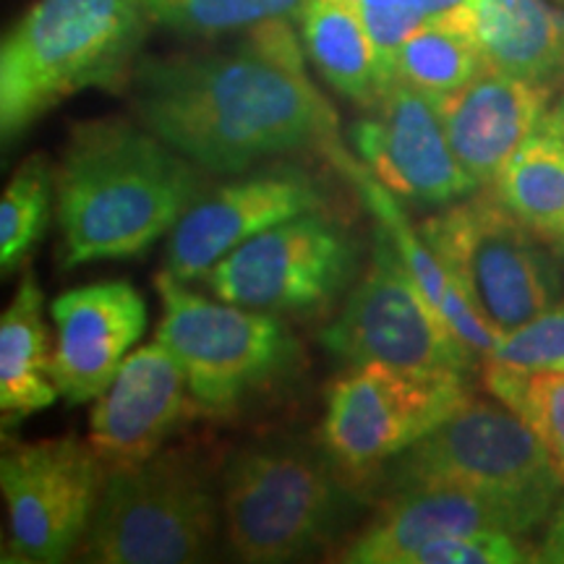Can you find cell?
I'll list each match as a JSON object with an SVG mask.
<instances>
[{
  "mask_svg": "<svg viewBox=\"0 0 564 564\" xmlns=\"http://www.w3.org/2000/svg\"><path fill=\"white\" fill-rule=\"evenodd\" d=\"M223 528L243 562L278 564L337 539L364 499L337 465L299 447H246L220 474Z\"/></svg>",
  "mask_w": 564,
  "mask_h": 564,
  "instance_id": "obj_4",
  "label": "cell"
},
{
  "mask_svg": "<svg viewBox=\"0 0 564 564\" xmlns=\"http://www.w3.org/2000/svg\"><path fill=\"white\" fill-rule=\"evenodd\" d=\"M465 0H432V17H440V13H447L463 6Z\"/></svg>",
  "mask_w": 564,
  "mask_h": 564,
  "instance_id": "obj_32",
  "label": "cell"
},
{
  "mask_svg": "<svg viewBox=\"0 0 564 564\" xmlns=\"http://www.w3.org/2000/svg\"><path fill=\"white\" fill-rule=\"evenodd\" d=\"M491 188L541 241H564V131L554 116L512 154Z\"/></svg>",
  "mask_w": 564,
  "mask_h": 564,
  "instance_id": "obj_23",
  "label": "cell"
},
{
  "mask_svg": "<svg viewBox=\"0 0 564 564\" xmlns=\"http://www.w3.org/2000/svg\"><path fill=\"white\" fill-rule=\"evenodd\" d=\"M327 207L322 183L301 167H272L204 192L171 230L165 272L204 280L232 249L293 217Z\"/></svg>",
  "mask_w": 564,
  "mask_h": 564,
  "instance_id": "obj_14",
  "label": "cell"
},
{
  "mask_svg": "<svg viewBox=\"0 0 564 564\" xmlns=\"http://www.w3.org/2000/svg\"><path fill=\"white\" fill-rule=\"evenodd\" d=\"M552 249H554V253H556V262H560V270H562V282H564V241L554 243Z\"/></svg>",
  "mask_w": 564,
  "mask_h": 564,
  "instance_id": "obj_33",
  "label": "cell"
},
{
  "mask_svg": "<svg viewBox=\"0 0 564 564\" xmlns=\"http://www.w3.org/2000/svg\"><path fill=\"white\" fill-rule=\"evenodd\" d=\"M202 413L181 364L154 340L129 352L95 400L87 442L108 470L129 468L165 449L181 426Z\"/></svg>",
  "mask_w": 564,
  "mask_h": 564,
  "instance_id": "obj_15",
  "label": "cell"
},
{
  "mask_svg": "<svg viewBox=\"0 0 564 564\" xmlns=\"http://www.w3.org/2000/svg\"><path fill=\"white\" fill-rule=\"evenodd\" d=\"M463 26L486 68L556 91L564 87V9L549 0H465L440 13Z\"/></svg>",
  "mask_w": 564,
  "mask_h": 564,
  "instance_id": "obj_19",
  "label": "cell"
},
{
  "mask_svg": "<svg viewBox=\"0 0 564 564\" xmlns=\"http://www.w3.org/2000/svg\"><path fill=\"white\" fill-rule=\"evenodd\" d=\"M105 474V463L79 436L6 444L0 457V491L9 512L3 562L55 564L79 552Z\"/></svg>",
  "mask_w": 564,
  "mask_h": 564,
  "instance_id": "obj_12",
  "label": "cell"
},
{
  "mask_svg": "<svg viewBox=\"0 0 564 564\" xmlns=\"http://www.w3.org/2000/svg\"><path fill=\"white\" fill-rule=\"evenodd\" d=\"M150 30L144 0H34L0 47L3 144L84 89L123 91Z\"/></svg>",
  "mask_w": 564,
  "mask_h": 564,
  "instance_id": "obj_3",
  "label": "cell"
},
{
  "mask_svg": "<svg viewBox=\"0 0 564 564\" xmlns=\"http://www.w3.org/2000/svg\"><path fill=\"white\" fill-rule=\"evenodd\" d=\"M484 364L512 371H564V301L502 335Z\"/></svg>",
  "mask_w": 564,
  "mask_h": 564,
  "instance_id": "obj_28",
  "label": "cell"
},
{
  "mask_svg": "<svg viewBox=\"0 0 564 564\" xmlns=\"http://www.w3.org/2000/svg\"><path fill=\"white\" fill-rule=\"evenodd\" d=\"M343 3H348V6H352V9H358V0H343Z\"/></svg>",
  "mask_w": 564,
  "mask_h": 564,
  "instance_id": "obj_35",
  "label": "cell"
},
{
  "mask_svg": "<svg viewBox=\"0 0 564 564\" xmlns=\"http://www.w3.org/2000/svg\"><path fill=\"white\" fill-rule=\"evenodd\" d=\"M554 91L486 68L465 87L434 97L444 131L463 171L491 188L505 165L546 118Z\"/></svg>",
  "mask_w": 564,
  "mask_h": 564,
  "instance_id": "obj_17",
  "label": "cell"
},
{
  "mask_svg": "<svg viewBox=\"0 0 564 564\" xmlns=\"http://www.w3.org/2000/svg\"><path fill=\"white\" fill-rule=\"evenodd\" d=\"M535 525L531 514L502 499L457 486H419L382 499V510L345 546L337 562L405 564L415 549L444 535L481 531L523 535Z\"/></svg>",
  "mask_w": 564,
  "mask_h": 564,
  "instance_id": "obj_18",
  "label": "cell"
},
{
  "mask_svg": "<svg viewBox=\"0 0 564 564\" xmlns=\"http://www.w3.org/2000/svg\"><path fill=\"white\" fill-rule=\"evenodd\" d=\"M468 398L465 373L457 371L350 366L327 392L324 453L366 489L387 460L434 432Z\"/></svg>",
  "mask_w": 564,
  "mask_h": 564,
  "instance_id": "obj_9",
  "label": "cell"
},
{
  "mask_svg": "<svg viewBox=\"0 0 564 564\" xmlns=\"http://www.w3.org/2000/svg\"><path fill=\"white\" fill-rule=\"evenodd\" d=\"M539 562L564 564V499H560L549 514L544 541L539 546Z\"/></svg>",
  "mask_w": 564,
  "mask_h": 564,
  "instance_id": "obj_31",
  "label": "cell"
},
{
  "mask_svg": "<svg viewBox=\"0 0 564 564\" xmlns=\"http://www.w3.org/2000/svg\"><path fill=\"white\" fill-rule=\"evenodd\" d=\"M486 70L474 37L447 17H432L419 26L392 63V82L411 84L429 97H444Z\"/></svg>",
  "mask_w": 564,
  "mask_h": 564,
  "instance_id": "obj_24",
  "label": "cell"
},
{
  "mask_svg": "<svg viewBox=\"0 0 564 564\" xmlns=\"http://www.w3.org/2000/svg\"><path fill=\"white\" fill-rule=\"evenodd\" d=\"M327 158L340 167L345 178H350L352 186L358 188V194L364 196V202L369 204L377 223L390 232L394 246H398V253L403 257L405 267L411 270L413 280L421 285V291L426 293V299L440 308L444 319L449 322V327H453L455 333L460 335V340L484 361V358L497 348V343L502 340V333L494 329L491 324L470 306L468 299L460 293V288L455 285L453 274L444 270V264L436 259L432 246L423 241L419 228H413V225L408 223L405 212L398 204V199H394V194L369 171V167L364 171V167L345 152L343 141L335 144L333 150H327Z\"/></svg>",
  "mask_w": 564,
  "mask_h": 564,
  "instance_id": "obj_20",
  "label": "cell"
},
{
  "mask_svg": "<svg viewBox=\"0 0 564 564\" xmlns=\"http://www.w3.org/2000/svg\"><path fill=\"white\" fill-rule=\"evenodd\" d=\"M369 110V118L352 123L350 141L394 196L421 207H447L478 192L455 158L434 97L392 82Z\"/></svg>",
  "mask_w": 564,
  "mask_h": 564,
  "instance_id": "obj_13",
  "label": "cell"
},
{
  "mask_svg": "<svg viewBox=\"0 0 564 564\" xmlns=\"http://www.w3.org/2000/svg\"><path fill=\"white\" fill-rule=\"evenodd\" d=\"M55 350L51 373L68 405L97 400L112 384L147 327V303L126 280L61 293L51 306Z\"/></svg>",
  "mask_w": 564,
  "mask_h": 564,
  "instance_id": "obj_16",
  "label": "cell"
},
{
  "mask_svg": "<svg viewBox=\"0 0 564 564\" xmlns=\"http://www.w3.org/2000/svg\"><path fill=\"white\" fill-rule=\"evenodd\" d=\"M470 306L510 333L564 299L554 249L525 228L497 194H470L419 225Z\"/></svg>",
  "mask_w": 564,
  "mask_h": 564,
  "instance_id": "obj_8",
  "label": "cell"
},
{
  "mask_svg": "<svg viewBox=\"0 0 564 564\" xmlns=\"http://www.w3.org/2000/svg\"><path fill=\"white\" fill-rule=\"evenodd\" d=\"M223 523L220 481L192 449L165 447L150 460L105 474L82 541L97 564H186L209 554Z\"/></svg>",
  "mask_w": 564,
  "mask_h": 564,
  "instance_id": "obj_6",
  "label": "cell"
},
{
  "mask_svg": "<svg viewBox=\"0 0 564 564\" xmlns=\"http://www.w3.org/2000/svg\"><path fill=\"white\" fill-rule=\"evenodd\" d=\"M45 293L34 272H24L0 316V413L3 426L47 411L61 398L47 356Z\"/></svg>",
  "mask_w": 564,
  "mask_h": 564,
  "instance_id": "obj_21",
  "label": "cell"
},
{
  "mask_svg": "<svg viewBox=\"0 0 564 564\" xmlns=\"http://www.w3.org/2000/svg\"><path fill=\"white\" fill-rule=\"evenodd\" d=\"M356 11L371 34L382 79L390 87L394 55L419 26L432 19V0H358Z\"/></svg>",
  "mask_w": 564,
  "mask_h": 564,
  "instance_id": "obj_30",
  "label": "cell"
},
{
  "mask_svg": "<svg viewBox=\"0 0 564 564\" xmlns=\"http://www.w3.org/2000/svg\"><path fill=\"white\" fill-rule=\"evenodd\" d=\"M158 343L173 352L204 415H232L291 373L301 348L278 314L212 301L162 270Z\"/></svg>",
  "mask_w": 564,
  "mask_h": 564,
  "instance_id": "obj_7",
  "label": "cell"
},
{
  "mask_svg": "<svg viewBox=\"0 0 564 564\" xmlns=\"http://www.w3.org/2000/svg\"><path fill=\"white\" fill-rule=\"evenodd\" d=\"M554 3H556V6H562V9H564V0H554Z\"/></svg>",
  "mask_w": 564,
  "mask_h": 564,
  "instance_id": "obj_36",
  "label": "cell"
},
{
  "mask_svg": "<svg viewBox=\"0 0 564 564\" xmlns=\"http://www.w3.org/2000/svg\"><path fill=\"white\" fill-rule=\"evenodd\" d=\"M202 173L129 118L70 126L55 165L63 270L144 253L207 192Z\"/></svg>",
  "mask_w": 564,
  "mask_h": 564,
  "instance_id": "obj_2",
  "label": "cell"
},
{
  "mask_svg": "<svg viewBox=\"0 0 564 564\" xmlns=\"http://www.w3.org/2000/svg\"><path fill=\"white\" fill-rule=\"evenodd\" d=\"M141 126L209 175L340 144L337 116L303 68V40L278 19L225 51L139 58L126 84Z\"/></svg>",
  "mask_w": 564,
  "mask_h": 564,
  "instance_id": "obj_1",
  "label": "cell"
},
{
  "mask_svg": "<svg viewBox=\"0 0 564 564\" xmlns=\"http://www.w3.org/2000/svg\"><path fill=\"white\" fill-rule=\"evenodd\" d=\"M484 384L533 429L564 484V371H512L484 364Z\"/></svg>",
  "mask_w": 564,
  "mask_h": 564,
  "instance_id": "obj_27",
  "label": "cell"
},
{
  "mask_svg": "<svg viewBox=\"0 0 564 564\" xmlns=\"http://www.w3.org/2000/svg\"><path fill=\"white\" fill-rule=\"evenodd\" d=\"M358 272V243L322 212L293 217L232 249L204 274L217 299L270 314L333 303Z\"/></svg>",
  "mask_w": 564,
  "mask_h": 564,
  "instance_id": "obj_11",
  "label": "cell"
},
{
  "mask_svg": "<svg viewBox=\"0 0 564 564\" xmlns=\"http://www.w3.org/2000/svg\"><path fill=\"white\" fill-rule=\"evenodd\" d=\"M419 486H457L502 499L541 525L564 484L544 442L518 413L502 400L470 394L434 432L387 460L366 491L387 499Z\"/></svg>",
  "mask_w": 564,
  "mask_h": 564,
  "instance_id": "obj_5",
  "label": "cell"
},
{
  "mask_svg": "<svg viewBox=\"0 0 564 564\" xmlns=\"http://www.w3.org/2000/svg\"><path fill=\"white\" fill-rule=\"evenodd\" d=\"M539 562L514 533H457L415 549L405 564H523Z\"/></svg>",
  "mask_w": 564,
  "mask_h": 564,
  "instance_id": "obj_29",
  "label": "cell"
},
{
  "mask_svg": "<svg viewBox=\"0 0 564 564\" xmlns=\"http://www.w3.org/2000/svg\"><path fill=\"white\" fill-rule=\"evenodd\" d=\"M303 51L345 100L373 108L387 84L361 13L343 0H308L301 19Z\"/></svg>",
  "mask_w": 564,
  "mask_h": 564,
  "instance_id": "obj_22",
  "label": "cell"
},
{
  "mask_svg": "<svg viewBox=\"0 0 564 564\" xmlns=\"http://www.w3.org/2000/svg\"><path fill=\"white\" fill-rule=\"evenodd\" d=\"M55 167L45 154H32L13 173L0 196V267L3 274L24 262L53 220Z\"/></svg>",
  "mask_w": 564,
  "mask_h": 564,
  "instance_id": "obj_26",
  "label": "cell"
},
{
  "mask_svg": "<svg viewBox=\"0 0 564 564\" xmlns=\"http://www.w3.org/2000/svg\"><path fill=\"white\" fill-rule=\"evenodd\" d=\"M308 0H144L152 26L175 37L212 40L267 21H299Z\"/></svg>",
  "mask_w": 564,
  "mask_h": 564,
  "instance_id": "obj_25",
  "label": "cell"
},
{
  "mask_svg": "<svg viewBox=\"0 0 564 564\" xmlns=\"http://www.w3.org/2000/svg\"><path fill=\"white\" fill-rule=\"evenodd\" d=\"M319 340L350 366L384 364L468 373L481 361L426 299L390 232L379 223L369 270L350 291L343 312L324 327Z\"/></svg>",
  "mask_w": 564,
  "mask_h": 564,
  "instance_id": "obj_10",
  "label": "cell"
},
{
  "mask_svg": "<svg viewBox=\"0 0 564 564\" xmlns=\"http://www.w3.org/2000/svg\"><path fill=\"white\" fill-rule=\"evenodd\" d=\"M552 116H554V121H556V126H560V129L564 131V97H562L560 108H556V110L552 112Z\"/></svg>",
  "mask_w": 564,
  "mask_h": 564,
  "instance_id": "obj_34",
  "label": "cell"
}]
</instances>
